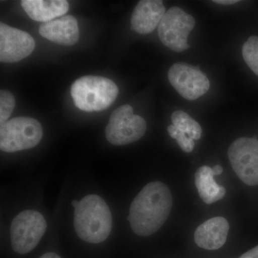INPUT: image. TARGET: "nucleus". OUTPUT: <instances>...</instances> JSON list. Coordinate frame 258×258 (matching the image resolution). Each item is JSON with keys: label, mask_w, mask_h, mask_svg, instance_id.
I'll use <instances>...</instances> for the list:
<instances>
[{"label": "nucleus", "mask_w": 258, "mask_h": 258, "mask_svg": "<svg viewBox=\"0 0 258 258\" xmlns=\"http://www.w3.org/2000/svg\"><path fill=\"white\" fill-rule=\"evenodd\" d=\"M43 135L40 122L30 117H17L0 127V149L13 153L36 147Z\"/></svg>", "instance_id": "nucleus-4"}, {"label": "nucleus", "mask_w": 258, "mask_h": 258, "mask_svg": "<svg viewBox=\"0 0 258 258\" xmlns=\"http://www.w3.org/2000/svg\"><path fill=\"white\" fill-rule=\"evenodd\" d=\"M35 42L28 32L0 23V61L18 62L33 52Z\"/></svg>", "instance_id": "nucleus-10"}, {"label": "nucleus", "mask_w": 258, "mask_h": 258, "mask_svg": "<svg viewBox=\"0 0 258 258\" xmlns=\"http://www.w3.org/2000/svg\"><path fill=\"white\" fill-rule=\"evenodd\" d=\"M74 211L75 230L80 238L89 243H101L112 230V215L101 197L90 195L79 202Z\"/></svg>", "instance_id": "nucleus-2"}, {"label": "nucleus", "mask_w": 258, "mask_h": 258, "mask_svg": "<svg viewBox=\"0 0 258 258\" xmlns=\"http://www.w3.org/2000/svg\"><path fill=\"white\" fill-rule=\"evenodd\" d=\"M231 165L241 181L249 186L258 185V141L242 137L228 149Z\"/></svg>", "instance_id": "nucleus-8"}, {"label": "nucleus", "mask_w": 258, "mask_h": 258, "mask_svg": "<svg viewBox=\"0 0 258 258\" xmlns=\"http://www.w3.org/2000/svg\"><path fill=\"white\" fill-rule=\"evenodd\" d=\"M165 7L160 0H142L139 2L131 18L134 31L147 35L157 28L165 15Z\"/></svg>", "instance_id": "nucleus-11"}, {"label": "nucleus", "mask_w": 258, "mask_h": 258, "mask_svg": "<svg viewBox=\"0 0 258 258\" xmlns=\"http://www.w3.org/2000/svg\"><path fill=\"white\" fill-rule=\"evenodd\" d=\"M214 176L212 168L208 166H201L195 173V186L199 195L208 205L222 200L226 194L225 188L217 184Z\"/></svg>", "instance_id": "nucleus-15"}, {"label": "nucleus", "mask_w": 258, "mask_h": 258, "mask_svg": "<svg viewBox=\"0 0 258 258\" xmlns=\"http://www.w3.org/2000/svg\"><path fill=\"white\" fill-rule=\"evenodd\" d=\"M79 202H78L77 200H74L72 202V206L74 207V208H76L78 205H79Z\"/></svg>", "instance_id": "nucleus-24"}, {"label": "nucleus", "mask_w": 258, "mask_h": 258, "mask_svg": "<svg viewBox=\"0 0 258 258\" xmlns=\"http://www.w3.org/2000/svg\"><path fill=\"white\" fill-rule=\"evenodd\" d=\"M242 56L244 62L258 76V36H251L242 46Z\"/></svg>", "instance_id": "nucleus-17"}, {"label": "nucleus", "mask_w": 258, "mask_h": 258, "mask_svg": "<svg viewBox=\"0 0 258 258\" xmlns=\"http://www.w3.org/2000/svg\"><path fill=\"white\" fill-rule=\"evenodd\" d=\"M147 131V123L142 116L134 114V109L124 105L115 109L106 128L108 142L115 146L127 145L142 139Z\"/></svg>", "instance_id": "nucleus-6"}, {"label": "nucleus", "mask_w": 258, "mask_h": 258, "mask_svg": "<svg viewBox=\"0 0 258 258\" xmlns=\"http://www.w3.org/2000/svg\"><path fill=\"white\" fill-rule=\"evenodd\" d=\"M21 5L30 19L45 23L66 14L69 10L66 0H23Z\"/></svg>", "instance_id": "nucleus-14"}, {"label": "nucleus", "mask_w": 258, "mask_h": 258, "mask_svg": "<svg viewBox=\"0 0 258 258\" xmlns=\"http://www.w3.org/2000/svg\"><path fill=\"white\" fill-rule=\"evenodd\" d=\"M40 258H61L58 254L54 253V252H47V253L44 254Z\"/></svg>", "instance_id": "nucleus-23"}, {"label": "nucleus", "mask_w": 258, "mask_h": 258, "mask_svg": "<svg viewBox=\"0 0 258 258\" xmlns=\"http://www.w3.org/2000/svg\"><path fill=\"white\" fill-rule=\"evenodd\" d=\"M168 78L179 95L189 101L198 99L210 89V81L199 66L177 62L169 69Z\"/></svg>", "instance_id": "nucleus-9"}, {"label": "nucleus", "mask_w": 258, "mask_h": 258, "mask_svg": "<svg viewBox=\"0 0 258 258\" xmlns=\"http://www.w3.org/2000/svg\"><path fill=\"white\" fill-rule=\"evenodd\" d=\"M167 130L171 138L176 139L181 150L186 153L192 152L195 147V142L192 139L190 138L186 134L180 131L173 124L169 125Z\"/></svg>", "instance_id": "nucleus-19"}, {"label": "nucleus", "mask_w": 258, "mask_h": 258, "mask_svg": "<svg viewBox=\"0 0 258 258\" xmlns=\"http://www.w3.org/2000/svg\"><path fill=\"white\" fill-rule=\"evenodd\" d=\"M173 200L170 189L161 181H152L132 202L128 220L134 233L149 236L157 232L170 214Z\"/></svg>", "instance_id": "nucleus-1"}, {"label": "nucleus", "mask_w": 258, "mask_h": 258, "mask_svg": "<svg viewBox=\"0 0 258 258\" xmlns=\"http://www.w3.org/2000/svg\"><path fill=\"white\" fill-rule=\"evenodd\" d=\"M212 171H213L215 176L220 175V174H222V171H223V169H222L221 166L216 165L214 166L213 168H212Z\"/></svg>", "instance_id": "nucleus-22"}, {"label": "nucleus", "mask_w": 258, "mask_h": 258, "mask_svg": "<svg viewBox=\"0 0 258 258\" xmlns=\"http://www.w3.org/2000/svg\"><path fill=\"white\" fill-rule=\"evenodd\" d=\"M195 18L177 7L170 8L163 17L158 28L161 42L176 52L188 50V36L195 26Z\"/></svg>", "instance_id": "nucleus-7"}, {"label": "nucleus", "mask_w": 258, "mask_h": 258, "mask_svg": "<svg viewBox=\"0 0 258 258\" xmlns=\"http://www.w3.org/2000/svg\"><path fill=\"white\" fill-rule=\"evenodd\" d=\"M214 3L217 4L224 5H230L235 4L238 3V0H215Z\"/></svg>", "instance_id": "nucleus-21"}, {"label": "nucleus", "mask_w": 258, "mask_h": 258, "mask_svg": "<svg viewBox=\"0 0 258 258\" xmlns=\"http://www.w3.org/2000/svg\"><path fill=\"white\" fill-rule=\"evenodd\" d=\"M47 229V222L40 212L25 210L13 219L10 237L13 250L26 254L35 248Z\"/></svg>", "instance_id": "nucleus-5"}, {"label": "nucleus", "mask_w": 258, "mask_h": 258, "mask_svg": "<svg viewBox=\"0 0 258 258\" xmlns=\"http://www.w3.org/2000/svg\"><path fill=\"white\" fill-rule=\"evenodd\" d=\"M173 125L186 134L193 140H199L202 137L201 126L196 120L184 111H176L171 115Z\"/></svg>", "instance_id": "nucleus-16"}, {"label": "nucleus", "mask_w": 258, "mask_h": 258, "mask_svg": "<svg viewBox=\"0 0 258 258\" xmlns=\"http://www.w3.org/2000/svg\"><path fill=\"white\" fill-rule=\"evenodd\" d=\"M239 258H258V245L242 254Z\"/></svg>", "instance_id": "nucleus-20"}, {"label": "nucleus", "mask_w": 258, "mask_h": 258, "mask_svg": "<svg viewBox=\"0 0 258 258\" xmlns=\"http://www.w3.org/2000/svg\"><path fill=\"white\" fill-rule=\"evenodd\" d=\"M15 106V99L13 93L6 90L0 91V123L8 121Z\"/></svg>", "instance_id": "nucleus-18"}, {"label": "nucleus", "mask_w": 258, "mask_h": 258, "mask_svg": "<svg viewBox=\"0 0 258 258\" xmlns=\"http://www.w3.org/2000/svg\"><path fill=\"white\" fill-rule=\"evenodd\" d=\"M228 222L222 217H213L199 226L195 231V241L201 248L215 250L225 244L228 235Z\"/></svg>", "instance_id": "nucleus-13"}, {"label": "nucleus", "mask_w": 258, "mask_h": 258, "mask_svg": "<svg viewBox=\"0 0 258 258\" xmlns=\"http://www.w3.org/2000/svg\"><path fill=\"white\" fill-rule=\"evenodd\" d=\"M71 92L75 105L81 111H101L113 104L118 88L111 79L88 76L75 81Z\"/></svg>", "instance_id": "nucleus-3"}, {"label": "nucleus", "mask_w": 258, "mask_h": 258, "mask_svg": "<svg viewBox=\"0 0 258 258\" xmlns=\"http://www.w3.org/2000/svg\"><path fill=\"white\" fill-rule=\"evenodd\" d=\"M39 33L51 42L71 46L79 40V24L71 15H66L40 25Z\"/></svg>", "instance_id": "nucleus-12"}]
</instances>
